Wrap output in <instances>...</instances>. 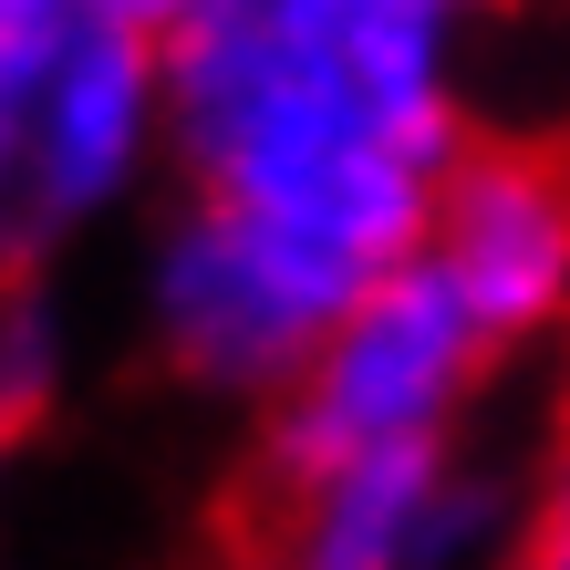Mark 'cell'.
I'll return each instance as SVG.
<instances>
[{
    "label": "cell",
    "instance_id": "obj_11",
    "mask_svg": "<svg viewBox=\"0 0 570 570\" xmlns=\"http://www.w3.org/2000/svg\"><path fill=\"white\" fill-rule=\"evenodd\" d=\"M435 11H446V21H456V31H488V21H498V11H519V0H435Z\"/></svg>",
    "mask_w": 570,
    "mask_h": 570
},
{
    "label": "cell",
    "instance_id": "obj_10",
    "mask_svg": "<svg viewBox=\"0 0 570 570\" xmlns=\"http://www.w3.org/2000/svg\"><path fill=\"white\" fill-rule=\"evenodd\" d=\"M83 21H105V31H136V42H177V31L197 21V0H73Z\"/></svg>",
    "mask_w": 570,
    "mask_h": 570
},
{
    "label": "cell",
    "instance_id": "obj_5",
    "mask_svg": "<svg viewBox=\"0 0 570 570\" xmlns=\"http://www.w3.org/2000/svg\"><path fill=\"white\" fill-rule=\"evenodd\" d=\"M415 271L446 281V301L498 353L570 343V136L488 125L435 197Z\"/></svg>",
    "mask_w": 570,
    "mask_h": 570
},
{
    "label": "cell",
    "instance_id": "obj_8",
    "mask_svg": "<svg viewBox=\"0 0 570 570\" xmlns=\"http://www.w3.org/2000/svg\"><path fill=\"white\" fill-rule=\"evenodd\" d=\"M73 21H83L73 0H0V177H11V156H21V125H31V105H42Z\"/></svg>",
    "mask_w": 570,
    "mask_h": 570
},
{
    "label": "cell",
    "instance_id": "obj_1",
    "mask_svg": "<svg viewBox=\"0 0 570 570\" xmlns=\"http://www.w3.org/2000/svg\"><path fill=\"white\" fill-rule=\"evenodd\" d=\"M466 42L435 0H197L166 42V197L239 208L343 281L405 271L488 136Z\"/></svg>",
    "mask_w": 570,
    "mask_h": 570
},
{
    "label": "cell",
    "instance_id": "obj_4",
    "mask_svg": "<svg viewBox=\"0 0 570 570\" xmlns=\"http://www.w3.org/2000/svg\"><path fill=\"white\" fill-rule=\"evenodd\" d=\"M156 187H177V156H166V42L73 21L42 105L21 125V156L0 177V281H31L73 239L136 218Z\"/></svg>",
    "mask_w": 570,
    "mask_h": 570
},
{
    "label": "cell",
    "instance_id": "obj_7",
    "mask_svg": "<svg viewBox=\"0 0 570 570\" xmlns=\"http://www.w3.org/2000/svg\"><path fill=\"white\" fill-rule=\"evenodd\" d=\"M52 384H62V332H52V312L31 301V281H0V478H11L31 415L52 405Z\"/></svg>",
    "mask_w": 570,
    "mask_h": 570
},
{
    "label": "cell",
    "instance_id": "obj_9",
    "mask_svg": "<svg viewBox=\"0 0 570 570\" xmlns=\"http://www.w3.org/2000/svg\"><path fill=\"white\" fill-rule=\"evenodd\" d=\"M509 570H570V415L540 446L529 488L509 498Z\"/></svg>",
    "mask_w": 570,
    "mask_h": 570
},
{
    "label": "cell",
    "instance_id": "obj_2",
    "mask_svg": "<svg viewBox=\"0 0 570 570\" xmlns=\"http://www.w3.org/2000/svg\"><path fill=\"white\" fill-rule=\"evenodd\" d=\"M363 291L374 281H343L301 239H281L239 208H208V197H166L136 259L146 353L177 384L218 394V405H259V415L291 394V374L322 353V332Z\"/></svg>",
    "mask_w": 570,
    "mask_h": 570
},
{
    "label": "cell",
    "instance_id": "obj_3",
    "mask_svg": "<svg viewBox=\"0 0 570 570\" xmlns=\"http://www.w3.org/2000/svg\"><path fill=\"white\" fill-rule=\"evenodd\" d=\"M498 353L478 322L446 301L435 271H384L322 332V353L291 374V394L259 415L271 446V488L281 478H322L353 456H405V446H456L478 394L498 384Z\"/></svg>",
    "mask_w": 570,
    "mask_h": 570
},
{
    "label": "cell",
    "instance_id": "obj_6",
    "mask_svg": "<svg viewBox=\"0 0 570 570\" xmlns=\"http://www.w3.org/2000/svg\"><path fill=\"white\" fill-rule=\"evenodd\" d=\"M509 529V488L466 446L353 456L271 488V570H466Z\"/></svg>",
    "mask_w": 570,
    "mask_h": 570
}]
</instances>
